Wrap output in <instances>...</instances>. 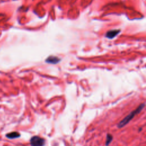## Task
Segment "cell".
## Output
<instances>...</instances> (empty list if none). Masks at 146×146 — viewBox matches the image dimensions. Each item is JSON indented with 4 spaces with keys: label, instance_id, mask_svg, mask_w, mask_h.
Listing matches in <instances>:
<instances>
[{
    "label": "cell",
    "instance_id": "277c9868",
    "mask_svg": "<svg viewBox=\"0 0 146 146\" xmlns=\"http://www.w3.org/2000/svg\"><path fill=\"white\" fill-rule=\"evenodd\" d=\"M21 136V134L17 131H13L10 133H8L6 135V137L9 139H14L18 138Z\"/></svg>",
    "mask_w": 146,
    "mask_h": 146
},
{
    "label": "cell",
    "instance_id": "8992f818",
    "mask_svg": "<svg viewBox=\"0 0 146 146\" xmlns=\"http://www.w3.org/2000/svg\"><path fill=\"white\" fill-rule=\"evenodd\" d=\"M112 140H113V136L111 134L108 133L106 136V144H105L106 145V146L109 145L110 143L112 142Z\"/></svg>",
    "mask_w": 146,
    "mask_h": 146
},
{
    "label": "cell",
    "instance_id": "3957f363",
    "mask_svg": "<svg viewBox=\"0 0 146 146\" xmlns=\"http://www.w3.org/2000/svg\"><path fill=\"white\" fill-rule=\"evenodd\" d=\"M60 61V59L56 56H49L46 60L45 62L50 64H57Z\"/></svg>",
    "mask_w": 146,
    "mask_h": 146
},
{
    "label": "cell",
    "instance_id": "7a4b0ae2",
    "mask_svg": "<svg viewBox=\"0 0 146 146\" xmlns=\"http://www.w3.org/2000/svg\"><path fill=\"white\" fill-rule=\"evenodd\" d=\"M30 143L31 146H44L45 140L38 136H34L30 139Z\"/></svg>",
    "mask_w": 146,
    "mask_h": 146
},
{
    "label": "cell",
    "instance_id": "5b68a950",
    "mask_svg": "<svg viewBox=\"0 0 146 146\" xmlns=\"http://www.w3.org/2000/svg\"><path fill=\"white\" fill-rule=\"evenodd\" d=\"M119 32H120V30H112L109 31L107 33L106 36L110 39L113 38L119 33Z\"/></svg>",
    "mask_w": 146,
    "mask_h": 146
},
{
    "label": "cell",
    "instance_id": "6da1fadb",
    "mask_svg": "<svg viewBox=\"0 0 146 146\" xmlns=\"http://www.w3.org/2000/svg\"><path fill=\"white\" fill-rule=\"evenodd\" d=\"M145 107V103H141L140 104L137 108H136L135 110L131 112L127 116H126L123 119H122L117 124V127L120 128L123 127H124L127 124H128L134 117L135 115L139 113Z\"/></svg>",
    "mask_w": 146,
    "mask_h": 146
}]
</instances>
